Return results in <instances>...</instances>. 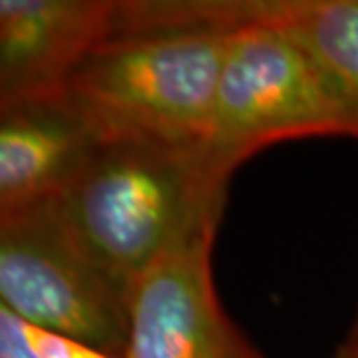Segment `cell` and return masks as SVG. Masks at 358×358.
Masks as SVG:
<instances>
[{
  "label": "cell",
  "mask_w": 358,
  "mask_h": 358,
  "mask_svg": "<svg viewBox=\"0 0 358 358\" xmlns=\"http://www.w3.org/2000/svg\"><path fill=\"white\" fill-rule=\"evenodd\" d=\"M115 0H0V110L62 100L114 32Z\"/></svg>",
  "instance_id": "6"
},
{
  "label": "cell",
  "mask_w": 358,
  "mask_h": 358,
  "mask_svg": "<svg viewBox=\"0 0 358 358\" xmlns=\"http://www.w3.org/2000/svg\"><path fill=\"white\" fill-rule=\"evenodd\" d=\"M231 178L209 148L98 143L52 207L82 251L129 291L162 257L219 227Z\"/></svg>",
  "instance_id": "1"
},
{
  "label": "cell",
  "mask_w": 358,
  "mask_h": 358,
  "mask_svg": "<svg viewBox=\"0 0 358 358\" xmlns=\"http://www.w3.org/2000/svg\"><path fill=\"white\" fill-rule=\"evenodd\" d=\"M0 358H42L26 333V322L0 307Z\"/></svg>",
  "instance_id": "10"
},
{
  "label": "cell",
  "mask_w": 358,
  "mask_h": 358,
  "mask_svg": "<svg viewBox=\"0 0 358 358\" xmlns=\"http://www.w3.org/2000/svg\"><path fill=\"white\" fill-rule=\"evenodd\" d=\"M0 307L46 333L126 358L128 289L82 251L52 203L0 219Z\"/></svg>",
  "instance_id": "4"
},
{
  "label": "cell",
  "mask_w": 358,
  "mask_h": 358,
  "mask_svg": "<svg viewBox=\"0 0 358 358\" xmlns=\"http://www.w3.org/2000/svg\"><path fill=\"white\" fill-rule=\"evenodd\" d=\"M331 358H358V310L355 320Z\"/></svg>",
  "instance_id": "11"
},
{
  "label": "cell",
  "mask_w": 358,
  "mask_h": 358,
  "mask_svg": "<svg viewBox=\"0 0 358 358\" xmlns=\"http://www.w3.org/2000/svg\"><path fill=\"white\" fill-rule=\"evenodd\" d=\"M98 143L64 100L0 110V219L54 203Z\"/></svg>",
  "instance_id": "7"
},
{
  "label": "cell",
  "mask_w": 358,
  "mask_h": 358,
  "mask_svg": "<svg viewBox=\"0 0 358 358\" xmlns=\"http://www.w3.org/2000/svg\"><path fill=\"white\" fill-rule=\"evenodd\" d=\"M303 138L358 140L333 80L277 28L233 30L219 76L209 152L235 173L268 145Z\"/></svg>",
  "instance_id": "3"
},
{
  "label": "cell",
  "mask_w": 358,
  "mask_h": 358,
  "mask_svg": "<svg viewBox=\"0 0 358 358\" xmlns=\"http://www.w3.org/2000/svg\"><path fill=\"white\" fill-rule=\"evenodd\" d=\"M217 231H201L129 285L126 358H265L221 305Z\"/></svg>",
  "instance_id": "5"
},
{
  "label": "cell",
  "mask_w": 358,
  "mask_h": 358,
  "mask_svg": "<svg viewBox=\"0 0 358 358\" xmlns=\"http://www.w3.org/2000/svg\"><path fill=\"white\" fill-rule=\"evenodd\" d=\"M231 20L296 40L333 80L358 134V0H231Z\"/></svg>",
  "instance_id": "8"
},
{
  "label": "cell",
  "mask_w": 358,
  "mask_h": 358,
  "mask_svg": "<svg viewBox=\"0 0 358 358\" xmlns=\"http://www.w3.org/2000/svg\"><path fill=\"white\" fill-rule=\"evenodd\" d=\"M231 32L114 34L90 52L62 100L100 143L207 148Z\"/></svg>",
  "instance_id": "2"
},
{
  "label": "cell",
  "mask_w": 358,
  "mask_h": 358,
  "mask_svg": "<svg viewBox=\"0 0 358 358\" xmlns=\"http://www.w3.org/2000/svg\"><path fill=\"white\" fill-rule=\"evenodd\" d=\"M26 333L42 358H115L94 346L82 345L78 341L66 338L60 334L46 333L32 324H26Z\"/></svg>",
  "instance_id": "9"
}]
</instances>
